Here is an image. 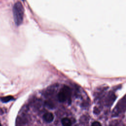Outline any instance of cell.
<instances>
[{
	"label": "cell",
	"instance_id": "2",
	"mask_svg": "<svg viewBox=\"0 0 126 126\" xmlns=\"http://www.w3.org/2000/svg\"><path fill=\"white\" fill-rule=\"evenodd\" d=\"M71 97V91L70 88L66 86H64L62 90L59 93L58 95V100L60 102H63L66 100H68L70 102Z\"/></svg>",
	"mask_w": 126,
	"mask_h": 126
},
{
	"label": "cell",
	"instance_id": "6",
	"mask_svg": "<svg viewBox=\"0 0 126 126\" xmlns=\"http://www.w3.org/2000/svg\"><path fill=\"white\" fill-rule=\"evenodd\" d=\"M92 126H101V125L100 124V123L99 122H98L97 121H95L92 123Z\"/></svg>",
	"mask_w": 126,
	"mask_h": 126
},
{
	"label": "cell",
	"instance_id": "4",
	"mask_svg": "<svg viewBox=\"0 0 126 126\" xmlns=\"http://www.w3.org/2000/svg\"><path fill=\"white\" fill-rule=\"evenodd\" d=\"M62 124L63 126H71V122L70 120L67 118H63L62 119Z\"/></svg>",
	"mask_w": 126,
	"mask_h": 126
},
{
	"label": "cell",
	"instance_id": "3",
	"mask_svg": "<svg viewBox=\"0 0 126 126\" xmlns=\"http://www.w3.org/2000/svg\"><path fill=\"white\" fill-rule=\"evenodd\" d=\"M43 117L44 120L48 123L51 122L54 119V115L52 113L50 112H47L45 113Z\"/></svg>",
	"mask_w": 126,
	"mask_h": 126
},
{
	"label": "cell",
	"instance_id": "5",
	"mask_svg": "<svg viewBox=\"0 0 126 126\" xmlns=\"http://www.w3.org/2000/svg\"><path fill=\"white\" fill-rule=\"evenodd\" d=\"M13 99V97L12 96H4L0 98L1 100L3 102H7Z\"/></svg>",
	"mask_w": 126,
	"mask_h": 126
},
{
	"label": "cell",
	"instance_id": "1",
	"mask_svg": "<svg viewBox=\"0 0 126 126\" xmlns=\"http://www.w3.org/2000/svg\"><path fill=\"white\" fill-rule=\"evenodd\" d=\"M13 13L15 23L18 26L22 23L24 14V8L20 2L18 1L14 4Z\"/></svg>",
	"mask_w": 126,
	"mask_h": 126
},
{
	"label": "cell",
	"instance_id": "7",
	"mask_svg": "<svg viewBox=\"0 0 126 126\" xmlns=\"http://www.w3.org/2000/svg\"><path fill=\"white\" fill-rule=\"evenodd\" d=\"M0 126H1V124H0Z\"/></svg>",
	"mask_w": 126,
	"mask_h": 126
}]
</instances>
